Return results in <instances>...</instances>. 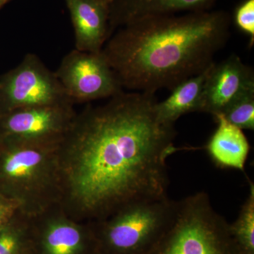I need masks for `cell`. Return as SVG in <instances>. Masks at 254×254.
I'll list each match as a JSON object with an SVG mask.
<instances>
[{
  "instance_id": "6da1fadb",
  "label": "cell",
  "mask_w": 254,
  "mask_h": 254,
  "mask_svg": "<svg viewBox=\"0 0 254 254\" xmlns=\"http://www.w3.org/2000/svg\"><path fill=\"white\" fill-rule=\"evenodd\" d=\"M155 94L122 91L76 113L58 148L65 213L108 218L136 202L168 197L167 159L178 150L174 125L157 118Z\"/></svg>"
},
{
  "instance_id": "7a4b0ae2",
  "label": "cell",
  "mask_w": 254,
  "mask_h": 254,
  "mask_svg": "<svg viewBox=\"0 0 254 254\" xmlns=\"http://www.w3.org/2000/svg\"><path fill=\"white\" fill-rule=\"evenodd\" d=\"M230 25L225 11L145 18L120 28L101 52L123 88L152 94L172 91L215 63Z\"/></svg>"
},
{
  "instance_id": "3957f363",
  "label": "cell",
  "mask_w": 254,
  "mask_h": 254,
  "mask_svg": "<svg viewBox=\"0 0 254 254\" xmlns=\"http://www.w3.org/2000/svg\"><path fill=\"white\" fill-rule=\"evenodd\" d=\"M58 147L0 137V194L30 218L61 202Z\"/></svg>"
},
{
  "instance_id": "277c9868",
  "label": "cell",
  "mask_w": 254,
  "mask_h": 254,
  "mask_svg": "<svg viewBox=\"0 0 254 254\" xmlns=\"http://www.w3.org/2000/svg\"><path fill=\"white\" fill-rule=\"evenodd\" d=\"M146 254H242L230 224L198 192L179 200L175 218Z\"/></svg>"
},
{
  "instance_id": "5b68a950",
  "label": "cell",
  "mask_w": 254,
  "mask_h": 254,
  "mask_svg": "<svg viewBox=\"0 0 254 254\" xmlns=\"http://www.w3.org/2000/svg\"><path fill=\"white\" fill-rule=\"evenodd\" d=\"M179 201L168 197L136 202L93 224L98 254H146L176 215Z\"/></svg>"
},
{
  "instance_id": "8992f818",
  "label": "cell",
  "mask_w": 254,
  "mask_h": 254,
  "mask_svg": "<svg viewBox=\"0 0 254 254\" xmlns=\"http://www.w3.org/2000/svg\"><path fill=\"white\" fill-rule=\"evenodd\" d=\"M72 103L57 78L34 54L0 77V114L38 105Z\"/></svg>"
},
{
  "instance_id": "52a82bcc",
  "label": "cell",
  "mask_w": 254,
  "mask_h": 254,
  "mask_svg": "<svg viewBox=\"0 0 254 254\" xmlns=\"http://www.w3.org/2000/svg\"><path fill=\"white\" fill-rule=\"evenodd\" d=\"M31 254H98L92 222L74 220L60 204L31 218Z\"/></svg>"
},
{
  "instance_id": "ba28073f",
  "label": "cell",
  "mask_w": 254,
  "mask_h": 254,
  "mask_svg": "<svg viewBox=\"0 0 254 254\" xmlns=\"http://www.w3.org/2000/svg\"><path fill=\"white\" fill-rule=\"evenodd\" d=\"M73 103L110 98L123 91L102 52H70L55 71Z\"/></svg>"
},
{
  "instance_id": "9c48e42d",
  "label": "cell",
  "mask_w": 254,
  "mask_h": 254,
  "mask_svg": "<svg viewBox=\"0 0 254 254\" xmlns=\"http://www.w3.org/2000/svg\"><path fill=\"white\" fill-rule=\"evenodd\" d=\"M73 106L38 105L0 114V137L58 147L76 117Z\"/></svg>"
},
{
  "instance_id": "30bf717a",
  "label": "cell",
  "mask_w": 254,
  "mask_h": 254,
  "mask_svg": "<svg viewBox=\"0 0 254 254\" xmlns=\"http://www.w3.org/2000/svg\"><path fill=\"white\" fill-rule=\"evenodd\" d=\"M254 88L253 68L232 54L210 66L202 93L200 113L222 114L232 102Z\"/></svg>"
},
{
  "instance_id": "8fae6325",
  "label": "cell",
  "mask_w": 254,
  "mask_h": 254,
  "mask_svg": "<svg viewBox=\"0 0 254 254\" xmlns=\"http://www.w3.org/2000/svg\"><path fill=\"white\" fill-rule=\"evenodd\" d=\"M71 14L75 49L98 53L111 36L108 0H65Z\"/></svg>"
},
{
  "instance_id": "7c38bea8",
  "label": "cell",
  "mask_w": 254,
  "mask_h": 254,
  "mask_svg": "<svg viewBox=\"0 0 254 254\" xmlns=\"http://www.w3.org/2000/svg\"><path fill=\"white\" fill-rule=\"evenodd\" d=\"M217 0H110L111 36L117 28L145 18L208 10Z\"/></svg>"
},
{
  "instance_id": "4fadbf2b",
  "label": "cell",
  "mask_w": 254,
  "mask_h": 254,
  "mask_svg": "<svg viewBox=\"0 0 254 254\" xmlns=\"http://www.w3.org/2000/svg\"><path fill=\"white\" fill-rule=\"evenodd\" d=\"M214 118L218 125L205 146L209 157L218 168L245 171L251 148L248 138L222 114Z\"/></svg>"
},
{
  "instance_id": "5bb4252c",
  "label": "cell",
  "mask_w": 254,
  "mask_h": 254,
  "mask_svg": "<svg viewBox=\"0 0 254 254\" xmlns=\"http://www.w3.org/2000/svg\"><path fill=\"white\" fill-rule=\"evenodd\" d=\"M211 65L203 72L175 86L166 100L161 103L157 102L155 113L160 122L174 125L178 119L186 114L200 113L203 86Z\"/></svg>"
},
{
  "instance_id": "9a60e30c",
  "label": "cell",
  "mask_w": 254,
  "mask_h": 254,
  "mask_svg": "<svg viewBox=\"0 0 254 254\" xmlns=\"http://www.w3.org/2000/svg\"><path fill=\"white\" fill-rule=\"evenodd\" d=\"M31 218L21 212L0 230V254H31Z\"/></svg>"
},
{
  "instance_id": "2e32d148",
  "label": "cell",
  "mask_w": 254,
  "mask_h": 254,
  "mask_svg": "<svg viewBox=\"0 0 254 254\" xmlns=\"http://www.w3.org/2000/svg\"><path fill=\"white\" fill-rule=\"evenodd\" d=\"M230 230L242 254H254V185L250 181V193Z\"/></svg>"
},
{
  "instance_id": "e0dca14e",
  "label": "cell",
  "mask_w": 254,
  "mask_h": 254,
  "mask_svg": "<svg viewBox=\"0 0 254 254\" xmlns=\"http://www.w3.org/2000/svg\"><path fill=\"white\" fill-rule=\"evenodd\" d=\"M229 123L242 130L254 129V88L245 92L224 110Z\"/></svg>"
},
{
  "instance_id": "ac0fdd59",
  "label": "cell",
  "mask_w": 254,
  "mask_h": 254,
  "mask_svg": "<svg viewBox=\"0 0 254 254\" xmlns=\"http://www.w3.org/2000/svg\"><path fill=\"white\" fill-rule=\"evenodd\" d=\"M235 23L241 31L250 37V46L254 43V0H246L236 10Z\"/></svg>"
},
{
  "instance_id": "d6986e66",
  "label": "cell",
  "mask_w": 254,
  "mask_h": 254,
  "mask_svg": "<svg viewBox=\"0 0 254 254\" xmlns=\"http://www.w3.org/2000/svg\"><path fill=\"white\" fill-rule=\"evenodd\" d=\"M20 212L16 200L0 194V230L8 225Z\"/></svg>"
},
{
  "instance_id": "ffe728a7",
  "label": "cell",
  "mask_w": 254,
  "mask_h": 254,
  "mask_svg": "<svg viewBox=\"0 0 254 254\" xmlns=\"http://www.w3.org/2000/svg\"><path fill=\"white\" fill-rule=\"evenodd\" d=\"M6 0H0V8L1 7V6H3V5H4L6 4Z\"/></svg>"
},
{
  "instance_id": "44dd1931",
  "label": "cell",
  "mask_w": 254,
  "mask_h": 254,
  "mask_svg": "<svg viewBox=\"0 0 254 254\" xmlns=\"http://www.w3.org/2000/svg\"><path fill=\"white\" fill-rule=\"evenodd\" d=\"M6 2H7L8 1H9V0H6Z\"/></svg>"
},
{
  "instance_id": "7402d4cb",
  "label": "cell",
  "mask_w": 254,
  "mask_h": 254,
  "mask_svg": "<svg viewBox=\"0 0 254 254\" xmlns=\"http://www.w3.org/2000/svg\"><path fill=\"white\" fill-rule=\"evenodd\" d=\"M108 1H110V0H108Z\"/></svg>"
}]
</instances>
